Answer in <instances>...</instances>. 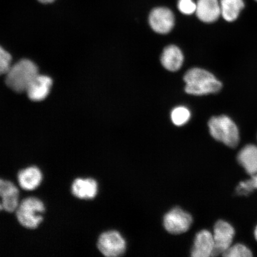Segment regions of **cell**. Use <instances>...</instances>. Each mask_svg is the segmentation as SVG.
Here are the masks:
<instances>
[{
  "mask_svg": "<svg viewBox=\"0 0 257 257\" xmlns=\"http://www.w3.org/2000/svg\"><path fill=\"white\" fill-rule=\"evenodd\" d=\"M38 74L36 64L30 60L23 59L11 66L6 75V84L15 92H26Z\"/></svg>",
  "mask_w": 257,
  "mask_h": 257,
  "instance_id": "7a4b0ae2",
  "label": "cell"
},
{
  "mask_svg": "<svg viewBox=\"0 0 257 257\" xmlns=\"http://www.w3.org/2000/svg\"><path fill=\"white\" fill-rule=\"evenodd\" d=\"M12 60L11 54L0 46V76L7 74L12 66Z\"/></svg>",
  "mask_w": 257,
  "mask_h": 257,
  "instance_id": "44dd1931",
  "label": "cell"
},
{
  "mask_svg": "<svg viewBox=\"0 0 257 257\" xmlns=\"http://www.w3.org/2000/svg\"><path fill=\"white\" fill-rule=\"evenodd\" d=\"M46 211L43 202L36 197H28L19 203L16 211V217L22 226L30 229H36L44 220Z\"/></svg>",
  "mask_w": 257,
  "mask_h": 257,
  "instance_id": "277c9868",
  "label": "cell"
},
{
  "mask_svg": "<svg viewBox=\"0 0 257 257\" xmlns=\"http://www.w3.org/2000/svg\"><path fill=\"white\" fill-rule=\"evenodd\" d=\"M237 162L250 176L257 174V147L248 144L240 150L237 157Z\"/></svg>",
  "mask_w": 257,
  "mask_h": 257,
  "instance_id": "9a60e30c",
  "label": "cell"
},
{
  "mask_svg": "<svg viewBox=\"0 0 257 257\" xmlns=\"http://www.w3.org/2000/svg\"><path fill=\"white\" fill-rule=\"evenodd\" d=\"M235 231L230 223L224 220H218L214 227V242L213 256L223 255L232 245Z\"/></svg>",
  "mask_w": 257,
  "mask_h": 257,
  "instance_id": "52a82bcc",
  "label": "cell"
},
{
  "mask_svg": "<svg viewBox=\"0 0 257 257\" xmlns=\"http://www.w3.org/2000/svg\"><path fill=\"white\" fill-rule=\"evenodd\" d=\"M19 203V191L11 181L0 179V211L14 213Z\"/></svg>",
  "mask_w": 257,
  "mask_h": 257,
  "instance_id": "9c48e42d",
  "label": "cell"
},
{
  "mask_svg": "<svg viewBox=\"0 0 257 257\" xmlns=\"http://www.w3.org/2000/svg\"><path fill=\"white\" fill-rule=\"evenodd\" d=\"M220 5L221 15L229 22L236 21L245 6L243 0H220Z\"/></svg>",
  "mask_w": 257,
  "mask_h": 257,
  "instance_id": "e0dca14e",
  "label": "cell"
},
{
  "mask_svg": "<svg viewBox=\"0 0 257 257\" xmlns=\"http://www.w3.org/2000/svg\"><path fill=\"white\" fill-rule=\"evenodd\" d=\"M255 189H257V174L252 176V178L247 181L240 182L237 186L236 192L237 195L247 196Z\"/></svg>",
  "mask_w": 257,
  "mask_h": 257,
  "instance_id": "ffe728a7",
  "label": "cell"
},
{
  "mask_svg": "<svg viewBox=\"0 0 257 257\" xmlns=\"http://www.w3.org/2000/svg\"><path fill=\"white\" fill-rule=\"evenodd\" d=\"M192 223L191 215L179 207L170 210L164 217V226L168 232L179 234L189 229Z\"/></svg>",
  "mask_w": 257,
  "mask_h": 257,
  "instance_id": "8992f818",
  "label": "cell"
},
{
  "mask_svg": "<svg viewBox=\"0 0 257 257\" xmlns=\"http://www.w3.org/2000/svg\"><path fill=\"white\" fill-rule=\"evenodd\" d=\"M98 248L102 254L108 257L123 255L126 250V242L120 233L111 230L104 232L99 236Z\"/></svg>",
  "mask_w": 257,
  "mask_h": 257,
  "instance_id": "5b68a950",
  "label": "cell"
},
{
  "mask_svg": "<svg viewBox=\"0 0 257 257\" xmlns=\"http://www.w3.org/2000/svg\"><path fill=\"white\" fill-rule=\"evenodd\" d=\"M255 1H256V2H257V0H255Z\"/></svg>",
  "mask_w": 257,
  "mask_h": 257,
  "instance_id": "d4e9b609",
  "label": "cell"
},
{
  "mask_svg": "<svg viewBox=\"0 0 257 257\" xmlns=\"http://www.w3.org/2000/svg\"><path fill=\"white\" fill-rule=\"evenodd\" d=\"M178 7L182 14L192 15L196 11L197 3H195L193 0H179Z\"/></svg>",
  "mask_w": 257,
  "mask_h": 257,
  "instance_id": "7402d4cb",
  "label": "cell"
},
{
  "mask_svg": "<svg viewBox=\"0 0 257 257\" xmlns=\"http://www.w3.org/2000/svg\"><path fill=\"white\" fill-rule=\"evenodd\" d=\"M72 194L81 200H91L96 197L98 192V184L91 178H78L72 185Z\"/></svg>",
  "mask_w": 257,
  "mask_h": 257,
  "instance_id": "5bb4252c",
  "label": "cell"
},
{
  "mask_svg": "<svg viewBox=\"0 0 257 257\" xmlns=\"http://www.w3.org/2000/svg\"><path fill=\"white\" fill-rule=\"evenodd\" d=\"M161 62L167 70L176 72L181 69L184 62V55L181 50L175 46H169L164 50Z\"/></svg>",
  "mask_w": 257,
  "mask_h": 257,
  "instance_id": "2e32d148",
  "label": "cell"
},
{
  "mask_svg": "<svg viewBox=\"0 0 257 257\" xmlns=\"http://www.w3.org/2000/svg\"><path fill=\"white\" fill-rule=\"evenodd\" d=\"M254 236H255V238L257 240V226L255 227V229L254 230Z\"/></svg>",
  "mask_w": 257,
  "mask_h": 257,
  "instance_id": "cb8c5ba5",
  "label": "cell"
},
{
  "mask_svg": "<svg viewBox=\"0 0 257 257\" xmlns=\"http://www.w3.org/2000/svg\"><path fill=\"white\" fill-rule=\"evenodd\" d=\"M196 15L205 23H213L221 15L220 2L218 0H198Z\"/></svg>",
  "mask_w": 257,
  "mask_h": 257,
  "instance_id": "7c38bea8",
  "label": "cell"
},
{
  "mask_svg": "<svg viewBox=\"0 0 257 257\" xmlns=\"http://www.w3.org/2000/svg\"><path fill=\"white\" fill-rule=\"evenodd\" d=\"M149 23L151 27L157 33L168 34L174 27L175 16L168 8H157L151 12Z\"/></svg>",
  "mask_w": 257,
  "mask_h": 257,
  "instance_id": "ba28073f",
  "label": "cell"
},
{
  "mask_svg": "<svg viewBox=\"0 0 257 257\" xmlns=\"http://www.w3.org/2000/svg\"><path fill=\"white\" fill-rule=\"evenodd\" d=\"M52 84L53 80L49 76L38 74L29 85L26 92L32 101H43L49 94Z\"/></svg>",
  "mask_w": 257,
  "mask_h": 257,
  "instance_id": "30bf717a",
  "label": "cell"
},
{
  "mask_svg": "<svg viewBox=\"0 0 257 257\" xmlns=\"http://www.w3.org/2000/svg\"><path fill=\"white\" fill-rule=\"evenodd\" d=\"M185 92L195 95L214 94L220 91L222 83L213 74L206 70L193 68L189 70L184 76Z\"/></svg>",
  "mask_w": 257,
  "mask_h": 257,
  "instance_id": "6da1fadb",
  "label": "cell"
},
{
  "mask_svg": "<svg viewBox=\"0 0 257 257\" xmlns=\"http://www.w3.org/2000/svg\"><path fill=\"white\" fill-rule=\"evenodd\" d=\"M41 3H44V4H48V3H51L54 2H55L56 0H38Z\"/></svg>",
  "mask_w": 257,
  "mask_h": 257,
  "instance_id": "603a6c76",
  "label": "cell"
},
{
  "mask_svg": "<svg viewBox=\"0 0 257 257\" xmlns=\"http://www.w3.org/2000/svg\"><path fill=\"white\" fill-rule=\"evenodd\" d=\"M43 178V173L36 166L21 170L18 175L19 184L25 191L36 189L41 185Z\"/></svg>",
  "mask_w": 257,
  "mask_h": 257,
  "instance_id": "4fadbf2b",
  "label": "cell"
},
{
  "mask_svg": "<svg viewBox=\"0 0 257 257\" xmlns=\"http://www.w3.org/2000/svg\"><path fill=\"white\" fill-rule=\"evenodd\" d=\"M222 255L226 257H250L252 256V253L248 247L243 244L237 243L231 245Z\"/></svg>",
  "mask_w": 257,
  "mask_h": 257,
  "instance_id": "d6986e66",
  "label": "cell"
},
{
  "mask_svg": "<svg viewBox=\"0 0 257 257\" xmlns=\"http://www.w3.org/2000/svg\"><path fill=\"white\" fill-rule=\"evenodd\" d=\"M214 247L213 235L207 230H202L195 236L191 251L193 257H208L213 255Z\"/></svg>",
  "mask_w": 257,
  "mask_h": 257,
  "instance_id": "8fae6325",
  "label": "cell"
},
{
  "mask_svg": "<svg viewBox=\"0 0 257 257\" xmlns=\"http://www.w3.org/2000/svg\"><path fill=\"white\" fill-rule=\"evenodd\" d=\"M190 117V111L185 107H176L172 111V120L176 126H181L186 124Z\"/></svg>",
  "mask_w": 257,
  "mask_h": 257,
  "instance_id": "ac0fdd59",
  "label": "cell"
},
{
  "mask_svg": "<svg viewBox=\"0 0 257 257\" xmlns=\"http://www.w3.org/2000/svg\"><path fill=\"white\" fill-rule=\"evenodd\" d=\"M208 124L211 136L214 139L232 149L238 146L239 128L232 118L226 115L214 116L210 118Z\"/></svg>",
  "mask_w": 257,
  "mask_h": 257,
  "instance_id": "3957f363",
  "label": "cell"
}]
</instances>
